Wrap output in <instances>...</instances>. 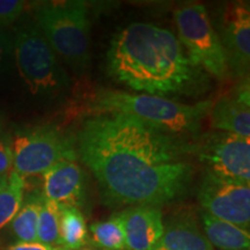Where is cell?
<instances>
[{"mask_svg":"<svg viewBox=\"0 0 250 250\" xmlns=\"http://www.w3.org/2000/svg\"><path fill=\"white\" fill-rule=\"evenodd\" d=\"M42 199L43 193L30 196L22 203L17 215L7 225L14 240V245L37 242V221Z\"/></svg>","mask_w":250,"mask_h":250,"instance_id":"cell-17","label":"cell"},{"mask_svg":"<svg viewBox=\"0 0 250 250\" xmlns=\"http://www.w3.org/2000/svg\"><path fill=\"white\" fill-rule=\"evenodd\" d=\"M80 250H89V249H85V248H83V249H80Z\"/></svg>","mask_w":250,"mask_h":250,"instance_id":"cell-27","label":"cell"},{"mask_svg":"<svg viewBox=\"0 0 250 250\" xmlns=\"http://www.w3.org/2000/svg\"><path fill=\"white\" fill-rule=\"evenodd\" d=\"M193 154L206 171L250 186V139L228 132L208 133L193 144Z\"/></svg>","mask_w":250,"mask_h":250,"instance_id":"cell-8","label":"cell"},{"mask_svg":"<svg viewBox=\"0 0 250 250\" xmlns=\"http://www.w3.org/2000/svg\"><path fill=\"white\" fill-rule=\"evenodd\" d=\"M7 181H8V176H0V190L7 184Z\"/></svg>","mask_w":250,"mask_h":250,"instance_id":"cell-25","label":"cell"},{"mask_svg":"<svg viewBox=\"0 0 250 250\" xmlns=\"http://www.w3.org/2000/svg\"><path fill=\"white\" fill-rule=\"evenodd\" d=\"M13 168L12 144L0 138V176H8Z\"/></svg>","mask_w":250,"mask_h":250,"instance_id":"cell-22","label":"cell"},{"mask_svg":"<svg viewBox=\"0 0 250 250\" xmlns=\"http://www.w3.org/2000/svg\"><path fill=\"white\" fill-rule=\"evenodd\" d=\"M12 152L14 171L21 177L44 175L59 162L78 159L74 140L52 126L18 133Z\"/></svg>","mask_w":250,"mask_h":250,"instance_id":"cell-7","label":"cell"},{"mask_svg":"<svg viewBox=\"0 0 250 250\" xmlns=\"http://www.w3.org/2000/svg\"><path fill=\"white\" fill-rule=\"evenodd\" d=\"M89 229V240L96 248L101 250H129L122 212L112 214L108 220L93 224Z\"/></svg>","mask_w":250,"mask_h":250,"instance_id":"cell-18","label":"cell"},{"mask_svg":"<svg viewBox=\"0 0 250 250\" xmlns=\"http://www.w3.org/2000/svg\"><path fill=\"white\" fill-rule=\"evenodd\" d=\"M204 234L212 247L220 250H249L250 233L248 229L236 226L203 212Z\"/></svg>","mask_w":250,"mask_h":250,"instance_id":"cell-15","label":"cell"},{"mask_svg":"<svg viewBox=\"0 0 250 250\" xmlns=\"http://www.w3.org/2000/svg\"><path fill=\"white\" fill-rule=\"evenodd\" d=\"M24 9V1L20 0H0V27L14 22Z\"/></svg>","mask_w":250,"mask_h":250,"instance_id":"cell-21","label":"cell"},{"mask_svg":"<svg viewBox=\"0 0 250 250\" xmlns=\"http://www.w3.org/2000/svg\"><path fill=\"white\" fill-rule=\"evenodd\" d=\"M107 68L122 85L161 98L197 92L203 77L171 31L147 22L131 23L115 34Z\"/></svg>","mask_w":250,"mask_h":250,"instance_id":"cell-2","label":"cell"},{"mask_svg":"<svg viewBox=\"0 0 250 250\" xmlns=\"http://www.w3.org/2000/svg\"><path fill=\"white\" fill-rule=\"evenodd\" d=\"M153 250H214L190 215H180L164 225L160 241Z\"/></svg>","mask_w":250,"mask_h":250,"instance_id":"cell-14","label":"cell"},{"mask_svg":"<svg viewBox=\"0 0 250 250\" xmlns=\"http://www.w3.org/2000/svg\"><path fill=\"white\" fill-rule=\"evenodd\" d=\"M24 187L23 177L12 170L7 184L0 190V230L7 227L22 206Z\"/></svg>","mask_w":250,"mask_h":250,"instance_id":"cell-19","label":"cell"},{"mask_svg":"<svg viewBox=\"0 0 250 250\" xmlns=\"http://www.w3.org/2000/svg\"><path fill=\"white\" fill-rule=\"evenodd\" d=\"M2 127H4V121H2V116L0 115V134L2 132Z\"/></svg>","mask_w":250,"mask_h":250,"instance_id":"cell-26","label":"cell"},{"mask_svg":"<svg viewBox=\"0 0 250 250\" xmlns=\"http://www.w3.org/2000/svg\"><path fill=\"white\" fill-rule=\"evenodd\" d=\"M129 250H153L164 233L162 212L154 206H133L122 211Z\"/></svg>","mask_w":250,"mask_h":250,"instance_id":"cell-12","label":"cell"},{"mask_svg":"<svg viewBox=\"0 0 250 250\" xmlns=\"http://www.w3.org/2000/svg\"><path fill=\"white\" fill-rule=\"evenodd\" d=\"M43 196L59 205L80 208L86 198V180L77 160L59 162L43 175Z\"/></svg>","mask_w":250,"mask_h":250,"instance_id":"cell-11","label":"cell"},{"mask_svg":"<svg viewBox=\"0 0 250 250\" xmlns=\"http://www.w3.org/2000/svg\"><path fill=\"white\" fill-rule=\"evenodd\" d=\"M76 148L109 206L169 204L188 191L195 176L193 144L126 115L87 118Z\"/></svg>","mask_w":250,"mask_h":250,"instance_id":"cell-1","label":"cell"},{"mask_svg":"<svg viewBox=\"0 0 250 250\" xmlns=\"http://www.w3.org/2000/svg\"><path fill=\"white\" fill-rule=\"evenodd\" d=\"M212 101L184 104L161 96L121 90H101L93 99L90 110L98 114H121L138 118L162 132L179 136L201 129L210 115Z\"/></svg>","mask_w":250,"mask_h":250,"instance_id":"cell-3","label":"cell"},{"mask_svg":"<svg viewBox=\"0 0 250 250\" xmlns=\"http://www.w3.org/2000/svg\"><path fill=\"white\" fill-rule=\"evenodd\" d=\"M7 250H62V249L42 245V243H39V242H31V243H17V245H12Z\"/></svg>","mask_w":250,"mask_h":250,"instance_id":"cell-24","label":"cell"},{"mask_svg":"<svg viewBox=\"0 0 250 250\" xmlns=\"http://www.w3.org/2000/svg\"><path fill=\"white\" fill-rule=\"evenodd\" d=\"M221 45L226 55L228 68L237 76L245 77L250 64V9L248 2L236 1L228 4L221 14Z\"/></svg>","mask_w":250,"mask_h":250,"instance_id":"cell-10","label":"cell"},{"mask_svg":"<svg viewBox=\"0 0 250 250\" xmlns=\"http://www.w3.org/2000/svg\"><path fill=\"white\" fill-rule=\"evenodd\" d=\"M174 20L180 43L187 49L192 64L219 80L225 79L228 73L226 55L205 6L187 5L177 8Z\"/></svg>","mask_w":250,"mask_h":250,"instance_id":"cell-6","label":"cell"},{"mask_svg":"<svg viewBox=\"0 0 250 250\" xmlns=\"http://www.w3.org/2000/svg\"><path fill=\"white\" fill-rule=\"evenodd\" d=\"M198 199L206 213L249 230V184L223 179L205 171L199 187Z\"/></svg>","mask_w":250,"mask_h":250,"instance_id":"cell-9","label":"cell"},{"mask_svg":"<svg viewBox=\"0 0 250 250\" xmlns=\"http://www.w3.org/2000/svg\"><path fill=\"white\" fill-rule=\"evenodd\" d=\"M48 43L76 73H83L90 62V21L83 1L42 5L35 13Z\"/></svg>","mask_w":250,"mask_h":250,"instance_id":"cell-4","label":"cell"},{"mask_svg":"<svg viewBox=\"0 0 250 250\" xmlns=\"http://www.w3.org/2000/svg\"><path fill=\"white\" fill-rule=\"evenodd\" d=\"M59 204L43 196L37 221V242L59 248Z\"/></svg>","mask_w":250,"mask_h":250,"instance_id":"cell-20","label":"cell"},{"mask_svg":"<svg viewBox=\"0 0 250 250\" xmlns=\"http://www.w3.org/2000/svg\"><path fill=\"white\" fill-rule=\"evenodd\" d=\"M13 48L19 73L33 95L55 96L70 88V78L36 23L19 28Z\"/></svg>","mask_w":250,"mask_h":250,"instance_id":"cell-5","label":"cell"},{"mask_svg":"<svg viewBox=\"0 0 250 250\" xmlns=\"http://www.w3.org/2000/svg\"><path fill=\"white\" fill-rule=\"evenodd\" d=\"M212 129L250 138L249 86L220 98L210 111Z\"/></svg>","mask_w":250,"mask_h":250,"instance_id":"cell-13","label":"cell"},{"mask_svg":"<svg viewBox=\"0 0 250 250\" xmlns=\"http://www.w3.org/2000/svg\"><path fill=\"white\" fill-rule=\"evenodd\" d=\"M59 248L62 250L83 249L89 241V235L83 212L76 206L59 205Z\"/></svg>","mask_w":250,"mask_h":250,"instance_id":"cell-16","label":"cell"},{"mask_svg":"<svg viewBox=\"0 0 250 250\" xmlns=\"http://www.w3.org/2000/svg\"><path fill=\"white\" fill-rule=\"evenodd\" d=\"M12 49L11 37L4 30V27H0V64L7 57L8 52Z\"/></svg>","mask_w":250,"mask_h":250,"instance_id":"cell-23","label":"cell"}]
</instances>
